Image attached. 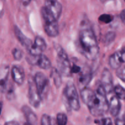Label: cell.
<instances>
[{
	"instance_id": "19",
	"label": "cell",
	"mask_w": 125,
	"mask_h": 125,
	"mask_svg": "<svg viewBox=\"0 0 125 125\" xmlns=\"http://www.w3.org/2000/svg\"><path fill=\"white\" fill-rule=\"evenodd\" d=\"M115 96L119 100H125V89L122 86L117 85L114 88Z\"/></svg>"
},
{
	"instance_id": "34",
	"label": "cell",
	"mask_w": 125,
	"mask_h": 125,
	"mask_svg": "<svg viewBox=\"0 0 125 125\" xmlns=\"http://www.w3.org/2000/svg\"><path fill=\"white\" fill-rule=\"evenodd\" d=\"M109 1V0H101V2H106V1Z\"/></svg>"
},
{
	"instance_id": "10",
	"label": "cell",
	"mask_w": 125,
	"mask_h": 125,
	"mask_svg": "<svg viewBox=\"0 0 125 125\" xmlns=\"http://www.w3.org/2000/svg\"><path fill=\"white\" fill-rule=\"evenodd\" d=\"M109 65L113 69H118L125 62V46L122 50L115 52L109 57Z\"/></svg>"
},
{
	"instance_id": "8",
	"label": "cell",
	"mask_w": 125,
	"mask_h": 125,
	"mask_svg": "<svg viewBox=\"0 0 125 125\" xmlns=\"http://www.w3.org/2000/svg\"><path fill=\"white\" fill-rule=\"evenodd\" d=\"M46 48V44L45 40L41 37L37 36L28 51L31 56H37L42 54V52L45 51Z\"/></svg>"
},
{
	"instance_id": "21",
	"label": "cell",
	"mask_w": 125,
	"mask_h": 125,
	"mask_svg": "<svg viewBox=\"0 0 125 125\" xmlns=\"http://www.w3.org/2000/svg\"><path fill=\"white\" fill-rule=\"evenodd\" d=\"M68 122L67 116L63 113H59L56 116L57 125H67Z\"/></svg>"
},
{
	"instance_id": "6",
	"label": "cell",
	"mask_w": 125,
	"mask_h": 125,
	"mask_svg": "<svg viewBox=\"0 0 125 125\" xmlns=\"http://www.w3.org/2000/svg\"><path fill=\"white\" fill-rule=\"evenodd\" d=\"M34 82L38 93L43 100V98L46 95L48 89V79L43 73L38 72L34 76Z\"/></svg>"
},
{
	"instance_id": "13",
	"label": "cell",
	"mask_w": 125,
	"mask_h": 125,
	"mask_svg": "<svg viewBox=\"0 0 125 125\" xmlns=\"http://www.w3.org/2000/svg\"><path fill=\"white\" fill-rule=\"evenodd\" d=\"M12 77L15 83L18 85H21L24 80V70L19 65H15L12 68Z\"/></svg>"
},
{
	"instance_id": "30",
	"label": "cell",
	"mask_w": 125,
	"mask_h": 125,
	"mask_svg": "<svg viewBox=\"0 0 125 125\" xmlns=\"http://www.w3.org/2000/svg\"><path fill=\"white\" fill-rule=\"evenodd\" d=\"M120 18L122 22L125 24V9L123 10L120 13Z\"/></svg>"
},
{
	"instance_id": "28",
	"label": "cell",
	"mask_w": 125,
	"mask_h": 125,
	"mask_svg": "<svg viewBox=\"0 0 125 125\" xmlns=\"http://www.w3.org/2000/svg\"><path fill=\"white\" fill-rule=\"evenodd\" d=\"M101 125H113L112 120L110 118H105L101 120Z\"/></svg>"
},
{
	"instance_id": "33",
	"label": "cell",
	"mask_w": 125,
	"mask_h": 125,
	"mask_svg": "<svg viewBox=\"0 0 125 125\" xmlns=\"http://www.w3.org/2000/svg\"><path fill=\"white\" fill-rule=\"evenodd\" d=\"M2 103L0 101V115H1V111H2Z\"/></svg>"
},
{
	"instance_id": "36",
	"label": "cell",
	"mask_w": 125,
	"mask_h": 125,
	"mask_svg": "<svg viewBox=\"0 0 125 125\" xmlns=\"http://www.w3.org/2000/svg\"></svg>"
},
{
	"instance_id": "5",
	"label": "cell",
	"mask_w": 125,
	"mask_h": 125,
	"mask_svg": "<svg viewBox=\"0 0 125 125\" xmlns=\"http://www.w3.org/2000/svg\"><path fill=\"white\" fill-rule=\"evenodd\" d=\"M57 64L59 70L63 76H70L71 73V65L69 58L65 51L61 47H57Z\"/></svg>"
},
{
	"instance_id": "2",
	"label": "cell",
	"mask_w": 125,
	"mask_h": 125,
	"mask_svg": "<svg viewBox=\"0 0 125 125\" xmlns=\"http://www.w3.org/2000/svg\"><path fill=\"white\" fill-rule=\"evenodd\" d=\"M81 51L87 59L94 61L98 57L100 48L92 29L89 26H83L79 35Z\"/></svg>"
},
{
	"instance_id": "20",
	"label": "cell",
	"mask_w": 125,
	"mask_h": 125,
	"mask_svg": "<svg viewBox=\"0 0 125 125\" xmlns=\"http://www.w3.org/2000/svg\"><path fill=\"white\" fill-rule=\"evenodd\" d=\"M51 77L53 79L55 85L57 87H59L61 84V78L59 71L56 68H52L51 72Z\"/></svg>"
},
{
	"instance_id": "26",
	"label": "cell",
	"mask_w": 125,
	"mask_h": 125,
	"mask_svg": "<svg viewBox=\"0 0 125 125\" xmlns=\"http://www.w3.org/2000/svg\"><path fill=\"white\" fill-rule=\"evenodd\" d=\"M12 54H13V57L17 61H20L21 59L23 57V53L20 50H18L17 48H14L12 51Z\"/></svg>"
},
{
	"instance_id": "17",
	"label": "cell",
	"mask_w": 125,
	"mask_h": 125,
	"mask_svg": "<svg viewBox=\"0 0 125 125\" xmlns=\"http://www.w3.org/2000/svg\"><path fill=\"white\" fill-rule=\"evenodd\" d=\"M121 109V104L120 100L116 96L111 98L110 102L109 103V110L111 114L114 117H116L120 113Z\"/></svg>"
},
{
	"instance_id": "1",
	"label": "cell",
	"mask_w": 125,
	"mask_h": 125,
	"mask_svg": "<svg viewBox=\"0 0 125 125\" xmlns=\"http://www.w3.org/2000/svg\"><path fill=\"white\" fill-rule=\"evenodd\" d=\"M106 95L107 94L101 84L95 92L85 87L81 92L82 100L87 105L90 114L95 117L103 115L108 111L109 103Z\"/></svg>"
},
{
	"instance_id": "27",
	"label": "cell",
	"mask_w": 125,
	"mask_h": 125,
	"mask_svg": "<svg viewBox=\"0 0 125 125\" xmlns=\"http://www.w3.org/2000/svg\"><path fill=\"white\" fill-rule=\"evenodd\" d=\"M81 71V68L80 67L76 65H73V67L71 68V73H78Z\"/></svg>"
},
{
	"instance_id": "22",
	"label": "cell",
	"mask_w": 125,
	"mask_h": 125,
	"mask_svg": "<svg viewBox=\"0 0 125 125\" xmlns=\"http://www.w3.org/2000/svg\"><path fill=\"white\" fill-rule=\"evenodd\" d=\"M99 20L103 23H109L113 20V17L109 14H103L99 17Z\"/></svg>"
},
{
	"instance_id": "3",
	"label": "cell",
	"mask_w": 125,
	"mask_h": 125,
	"mask_svg": "<svg viewBox=\"0 0 125 125\" xmlns=\"http://www.w3.org/2000/svg\"><path fill=\"white\" fill-rule=\"evenodd\" d=\"M41 14L44 21V30L46 34L51 37L57 36L59 34V26L57 20L55 19L44 7L42 8Z\"/></svg>"
},
{
	"instance_id": "9",
	"label": "cell",
	"mask_w": 125,
	"mask_h": 125,
	"mask_svg": "<svg viewBox=\"0 0 125 125\" xmlns=\"http://www.w3.org/2000/svg\"><path fill=\"white\" fill-rule=\"evenodd\" d=\"M29 63L36 65L40 68L43 70H48L51 68V63L48 58L44 54L39 55L37 56H34L31 55L30 57L27 58Z\"/></svg>"
},
{
	"instance_id": "11",
	"label": "cell",
	"mask_w": 125,
	"mask_h": 125,
	"mask_svg": "<svg viewBox=\"0 0 125 125\" xmlns=\"http://www.w3.org/2000/svg\"><path fill=\"white\" fill-rule=\"evenodd\" d=\"M28 99H29V102L30 104L33 107L37 108L40 106L42 99L38 93L34 83V84L32 83L29 84V90H28Z\"/></svg>"
},
{
	"instance_id": "32",
	"label": "cell",
	"mask_w": 125,
	"mask_h": 125,
	"mask_svg": "<svg viewBox=\"0 0 125 125\" xmlns=\"http://www.w3.org/2000/svg\"><path fill=\"white\" fill-rule=\"evenodd\" d=\"M31 0H22V2L24 6H28L29 3L31 2Z\"/></svg>"
},
{
	"instance_id": "24",
	"label": "cell",
	"mask_w": 125,
	"mask_h": 125,
	"mask_svg": "<svg viewBox=\"0 0 125 125\" xmlns=\"http://www.w3.org/2000/svg\"><path fill=\"white\" fill-rule=\"evenodd\" d=\"M115 38V33L114 32H109L105 36V43L110 44L114 40Z\"/></svg>"
},
{
	"instance_id": "14",
	"label": "cell",
	"mask_w": 125,
	"mask_h": 125,
	"mask_svg": "<svg viewBox=\"0 0 125 125\" xmlns=\"http://www.w3.org/2000/svg\"><path fill=\"white\" fill-rule=\"evenodd\" d=\"M14 32L15 36L17 37V38L18 39V41L20 42V43L24 47H25L27 50H29L33 44L32 40L29 39V38L27 37L26 35H24V34L21 31L20 29L18 27L16 26L14 28Z\"/></svg>"
},
{
	"instance_id": "7",
	"label": "cell",
	"mask_w": 125,
	"mask_h": 125,
	"mask_svg": "<svg viewBox=\"0 0 125 125\" xmlns=\"http://www.w3.org/2000/svg\"><path fill=\"white\" fill-rule=\"evenodd\" d=\"M44 7L55 19L57 20L59 18L62 13V7L57 0H46Z\"/></svg>"
},
{
	"instance_id": "18",
	"label": "cell",
	"mask_w": 125,
	"mask_h": 125,
	"mask_svg": "<svg viewBox=\"0 0 125 125\" xmlns=\"http://www.w3.org/2000/svg\"><path fill=\"white\" fill-rule=\"evenodd\" d=\"M22 110H23V113L25 115L26 117L27 120H28V123L32 125V123L36 122V115H35V114L32 112L31 109H30L29 107H28V106H23V108H22Z\"/></svg>"
},
{
	"instance_id": "25",
	"label": "cell",
	"mask_w": 125,
	"mask_h": 125,
	"mask_svg": "<svg viewBox=\"0 0 125 125\" xmlns=\"http://www.w3.org/2000/svg\"><path fill=\"white\" fill-rule=\"evenodd\" d=\"M116 74L119 79H120L121 80L125 83V66L120 67L118 69H117V72H116Z\"/></svg>"
},
{
	"instance_id": "35",
	"label": "cell",
	"mask_w": 125,
	"mask_h": 125,
	"mask_svg": "<svg viewBox=\"0 0 125 125\" xmlns=\"http://www.w3.org/2000/svg\"><path fill=\"white\" fill-rule=\"evenodd\" d=\"M24 125H32L30 124V123H26L24 124Z\"/></svg>"
},
{
	"instance_id": "15",
	"label": "cell",
	"mask_w": 125,
	"mask_h": 125,
	"mask_svg": "<svg viewBox=\"0 0 125 125\" xmlns=\"http://www.w3.org/2000/svg\"><path fill=\"white\" fill-rule=\"evenodd\" d=\"M8 66L2 65L0 67V91L4 92L7 89V80L9 76Z\"/></svg>"
},
{
	"instance_id": "4",
	"label": "cell",
	"mask_w": 125,
	"mask_h": 125,
	"mask_svg": "<svg viewBox=\"0 0 125 125\" xmlns=\"http://www.w3.org/2000/svg\"><path fill=\"white\" fill-rule=\"evenodd\" d=\"M63 94L69 107L74 111H78L80 109V103L76 88L74 84L71 83L67 84Z\"/></svg>"
},
{
	"instance_id": "29",
	"label": "cell",
	"mask_w": 125,
	"mask_h": 125,
	"mask_svg": "<svg viewBox=\"0 0 125 125\" xmlns=\"http://www.w3.org/2000/svg\"><path fill=\"white\" fill-rule=\"evenodd\" d=\"M115 125H125V119L122 118H117L115 120Z\"/></svg>"
},
{
	"instance_id": "23",
	"label": "cell",
	"mask_w": 125,
	"mask_h": 125,
	"mask_svg": "<svg viewBox=\"0 0 125 125\" xmlns=\"http://www.w3.org/2000/svg\"><path fill=\"white\" fill-rule=\"evenodd\" d=\"M41 125H54L51 117L46 114L43 115L41 118Z\"/></svg>"
},
{
	"instance_id": "12",
	"label": "cell",
	"mask_w": 125,
	"mask_h": 125,
	"mask_svg": "<svg viewBox=\"0 0 125 125\" xmlns=\"http://www.w3.org/2000/svg\"><path fill=\"white\" fill-rule=\"evenodd\" d=\"M101 85L107 94H110L114 89L112 76L109 70L104 69L103 72L101 75Z\"/></svg>"
},
{
	"instance_id": "16",
	"label": "cell",
	"mask_w": 125,
	"mask_h": 125,
	"mask_svg": "<svg viewBox=\"0 0 125 125\" xmlns=\"http://www.w3.org/2000/svg\"><path fill=\"white\" fill-rule=\"evenodd\" d=\"M92 73L91 71L87 68H85L82 72V73H81V74L79 75V79H78L79 85L83 88V89H84L89 84L90 81L92 80Z\"/></svg>"
},
{
	"instance_id": "31",
	"label": "cell",
	"mask_w": 125,
	"mask_h": 125,
	"mask_svg": "<svg viewBox=\"0 0 125 125\" xmlns=\"http://www.w3.org/2000/svg\"><path fill=\"white\" fill-rule=\"evenodd\" d=\"M4 125H20V123L16 121H10L5 123Z\"/></svg>"
}]
</instances>
